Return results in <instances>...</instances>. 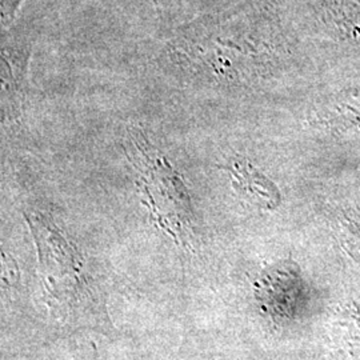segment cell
<instances>
[{"mask_svg":"<svg viewBox=\"0 0 360 360\" xmlns=\"http://www.w3.org/2000/svg\"><path fill=\"white\" fill-rule=\"evenodd\" d=\"M124 148L129 163L138 172L144 203L158 224L180 242L188 243L193 235V211L188 191L178 171L139 127L127 129Z\"/></svg>","mask_w":360,"mask_h":360,"instance_id":"1","label":"cell"},{"mask_svg":"<svg viewBox=\"0 0 360 360\" xmlns=\"http://www.w3.org/2000/svg\"><path fill=\"white\" fill-rule=\"evenodd\" d=\"M30 47L3 44L1 50V111L7 119H16L26 98Z\"/></svg>","mask_w":360,"mask_h":360,"instance_id":"2","label":"cell"},{"mask_svg":"<svg viewBox=\"0 0 360 360\" xmlns=\"http://www.w3.org/2000/svg\"><path fill=\"white\" fill-rule=\"evenodd\" d=\"M223 168L230 172L233 188L252 202L262 206L272 207L279 200V193L275 184L245 159L232 160Z\"/></svg>","mask_w":360,"mask_h":360,"instance_id":"3","label":"cell"}]
</instances>
